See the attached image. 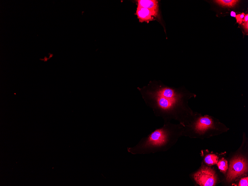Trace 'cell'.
I'll return each mask as SVG.
<instances>
[{
    "instance_id": "cell-1",
    "label": "cell",
    "mask_w": 248,
    "mask_h": 186,
    "mask_svg": "<svg viewBox=\"0 0 248 186\" xmlns=\"http://www.w3.org/2000/svg\"><path fill=\"white\" fill-rule=\"evenodd\" d=\"M146 105L157 117L165 122L172 119L179 121L184 126L194 116L188 105V100L196 98V94L184 87L176 88L162 83L151 81L147 86L138 88Z\"/></svg>"
},
{
    "instance_id": "cell-2",
    "label": "cell",
    "mask_w": 248,
    "mask_h": 186,
    "mask_svg": "<svg viewBox=\"0 0 248 186\" xmlns=\"http://www.w3.org/2000/svg\"><path fill=\"white\" fill-rule=\"evenodd\" d=\"M184 130V126L181 124L165 122L161 128L155 129L142 138L135 147L129 148L128 151L133 154L146 155L165 151L183 134Z\"/></svg>"
},
{
    "instance_id": "cell-3",
    "label": "cell",
    "mask_w": 248,
    "mask_h": 186,
    "mask_svg": "<svg viewBox=\"0 0 248 186\" xmlns=\"http://www.w3.org/2000/svg\"><path fill=\"white\" fill-rule=\"evenodd\" d=\"M222 124L213 117L205 115L194 117L190 123L184 126L183 135L191 136L193 134H202L212 130H226Z\"/></svg>"
},
{
    "instance_id": "cell-4",
    "label": "cell",
    "mask_w": 248,
    "mask_h": 186,
    "mask_svg": "<svg viewBox=\"0 0 248 186\" xmlns=\"http://www.w3.org/2000/svg\"><path fill=\"white\" fill-rule=\"evenodd\" d=\"M248 170L246 160L243 157H236L231 161L228 172L227 175V180L231 182L241 176Z\"/></svg>"
},
{
    "instance_id": "cell-5",
    "label": "cell",
    "mask_w": 248,
    "mask_h": 186,
    "mask_svg": "<svg viewBox=\"0 0 248 186\" xmlns=\"http://www.w3.org/2000/svg\"><path fill=\"white\" fill-rule=\"evenodd\" d=\"M196 183L201 186H213L216 183L217 176L213 169L204 166L194 175Z\"/></svg>"
},
{
    "instance_id": "cell-6",
    "label": "cell",
    "mask_w": 248,
    "mask_h": 186,
    "mask_svg": "<svg viewBox=\"0 0 248 186\" xmlns=\"http://www.w3.org/2000/svg\"><path fill=\"white\" fill-rule=\"evenodd\" d=\"M135 14L140 22L149 23L158 17L159 12L145 8L137 7Z\"/></svg>"
},
{
    "instance_id": "cell-7",
    "label": "cell",
    "mask_w": 248,
    "mask_h": 186,
    "mask_svg": "<svg viewBox=\"0 0 248 186\" xmlns=\"http://www.w3.org/2000/svg\"><path fill=\"white\" fill-rule=\"evenodd\" d=\"M138 7L151 9L159 12V4L156 0H138Z\"/></svg>"
},
{
    "instance_id": "cell-8",
    "label": "cell",
    "mask_w": 248,
    "mask_h": 186,
    "mask_svg": "<svg viewBox=\"0 0 248 186\" xmlns=\"http://www.w3.org/2000/svg\"><path fill=\"white\" fill-rule=\"evenodd\" d=\"M213 1L221 7L232 8L236 7L240 1L237 0H216Z\"/></svg>"
},
{
    "instance_id": "cell-9",
    "label": "cell",
    "mask_w": 248,
    "mask_h": 186,
    "mask_svg": "<svg viewBox=\"0 0 248 186\" xmlns=\"http://www.w3.org/2000/svg\"><path fill=\"white\" fill-rule=\"evenodd\" d=\"M218 157L217 155L210 154L205 157V162L209 165H214L217 164L218 162Z\"/></svg>"
},
{
    "instance_id": "cell-10",
    "label": "cell",
    "mask_w": 248,
    "mask_h": 186,
    "mask_svg": "<svg viewBox=\"0 0 248 186\" xmlns=\"http://www.w3.org/2000/svg\"><path fill=\"white\" fill-rule=\"evenodd\" d=\"M219 169L223 173H226L228 168V162L226 159L222 158L217 163Z\"/></svg>"
},
{
    "instance_id": "cell-11",
    "label": "cell",
    "mask_w": 248,
    "mask_h": 186,
    "mask_svg": "<svg viewBox=\"0 0 248 186\" xmlns=\"http://www.w3.org/2000/svg\"><path fill=\"white\" fill-rule=\"evenodd\" d=\"M245 13H242L241 14H238L236 15V17L237 22L239 24H241L243 23V21L245 16Z\"/></svg>"
},
{
    "instance_id": "cell-12",
    "label": "cell",
    "mask_w": 248,
    "mask_h": 186,
    "mask_svg": "<svg viewBox=\"0 0 248 186\" xmlns=\"http://www.w3.org/2000/svg\"><path fill=\"white\" fill-rule=\"evenodd\" d=\"M238 186H248V177L243 178L240 180Z\"/></svg>"
},
{
    "instance_id": "cell-13",
    "label": "cell",
    "mask_w": 248,
    "mask_h": 186,
    "mask_svg": "<svg viewBox=\"0 0 248 186\" xmlns=\"http://www.w3.org/2000/svg\"><path fill=\"white\" fill-rule=\"evenodd\" d=\"M242 25H243L244 29H245V32H246L247 33H248V22H243V23L242 24Z\"/></svg>"
},
{
    "instance_id": "cell-14",
    "label": "cell",
    "mask_w": 248,
    "mask_h": 186,
    "mask_svg": "<svg viewBox=\"0 0 248 186\" xmlns=\"http://www.w3.org/2000/svg\"><path fill=\"white\" fill-rule=\"evenodd\" d=\"M248 22V14H247L245 15V17H244L243 22Z\"/></svg>"
},
{
    "instance_id": "cell-15",
    "label": "cell",
    "mask_w": 248,
    "mask_h": 186,
    "mask_svg": "<svg viewBox=\"0 0 248 186\" xmlns=\"http://www.w3.org/2000/svg\"><path fill=\"white\" fill-rule=\"evenodd\" d=\"M230 15L231 16L235 17V18L236 16V13L234 12V11H232V12H231L230 13Z\"/></svg>"
},
{
    "instance_id": "cell-16",
    "label": "cell",
    "mask_w": 248,
    "mask_h": 186,
    "mask_svg": "<svg viewBox=\"0 0 248 186\" xmlns=\"http://www.w3.org/2000/svg\"><path fill=\"white\" fill-rule=\"evenodd\" d=\"M48 58H47L46 57H45L44 59H43V61H47V60H48Z\"/></svg>"
},
{
    "instance_id": "cell-17",
    "label": "cell",
    "mask_w": 248,
    "mask_h": 186,
    "mask_svg": "<svg viewBox=\"0 0 248 186\" xmlns=\"http://www.w3.org/2000/svg\"><path fill=\"white\" fill-rule=\"evenodd\" d=\"M50 54V57H49V58H48V59H50L51 57H52L53 56V55L52 54Z\"/></svg>"
}]
</instances>
